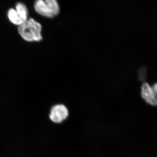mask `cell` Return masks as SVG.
I'll return each mask as SVG.
<instances>
[{"instance_id": "6da1fadb", "label": "cell", "mask_w": 157, "mask_h": 157, "mask_svg": "<svg viewBox=\"0 0 157 157\" xmlns=\"http://www.w3.org/2000/svg\"><path fill=\"white\" fill-rule=\"evenodd\" d=\"M42 27L39 22L29 18L18 26V33L23 39L28 42H39L42 39Z\"/></svg>"}, {"instance_id": "7a4b0ae2", "label": "cell", "mask_w": 157, "mask_h": 157, "mask_svg": "<svg viewBox=\"0 0 157 157\" xmlns=\"http://www.w3.org/2000/svg\"><path fill=\"white\" fill-rule=\"evenodd\" d=\"M34 9L38 14L48 18L56 17L60 11L57 0H36Z\"/></svg>"}, {"instance_id": "3957f363", "label": "cell", "mask_w": 157, "mask_h": 157, "mask_svg": "<svg viewBox=\"0 0 157 157\" xmlns=\"http://www.w3.org/2000/svg\"><path fill=\"white\" fill-rule=\"evenodd\" d=\"M28 10L23 3L16 4L15 9H9L8 16L10 21L15 25H20L28 20Z\"/></svg>"}, {"instance_id": "277c9868", "label": "cell", "mask_w": 157, "mask_h": 157, "mask_svg": "<svg viewBox=\"0 0 157 157\" xmlns=\"http://www.w3.org/2000/svg\"><path fill=\"white\" fill-rule=\"evenodd\" d=\"M69 111L65 105L62 104H56L52 107L49 115L50 120L54 123H62L67 118Z\"/></svg>"}, {"instance_id": "5b68a950", "label": "cell", "mask_w": 157, "mask_h": 157, "mask_svg": "<svg viewBox=\"0 0 157 157\" xmlns=\"http://www.w3.org/2000/svg\"><path fill=\"white\" fill-rule=\"evenodd\" d=\"M141 96L147 104L157 106V95L147 82H144L141 88Z\"/></svg>"}, {"instance_id": "8992f818", "label": "cell", "mask_w": 157, "mask_h": 157, "mask_svg": "<svg viewBox=\"0 0 157 157\" xmlns=\"http://www.w3.org/2000/svg\"><path fill=\"white\" fill-rule=\"evenodd\" d=\"M152 87L154 90L155 91V92L156 93V94L157 95V82L155 83Z\"/></svg>"}]
</instances>
